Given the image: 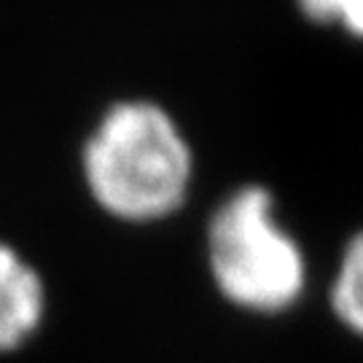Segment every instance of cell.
Here are the masks:
<instances>
[{
    "instance_id": "6da1fadb",
    "label": "cell",
    "mask_w": 363,
    "mask_h": 363,
    "mask_svg": "<svg viewBox=\"0 0 363 363\" xmlns=\"http://www.w3.org/2000/svg\"><path fill=\"white\" fill-rule=\"evenodd\" d=\"M78 162L91 202L130 226L178 216L194 189V145L175 113L151 97L108 105L84 138Z\"/></svg>"
},
{
    "instance_id": "7a4b0ae2",
    "label": "cell",
    "mask_w": 363,
    "mask_h": 363,
    "mask_svg": "<svg viewBox=\"0 0 363 363\" xmlns=\"http://www.w3.org/2000/svg\"><path fill=\"white\" fill-rule=\"evenodd\" d=\"M205 264L218 296L250 315H286L307 294L310 261L264 183L218 199L205 226Z\"/></svg>"
},
{
    "instance_id": "3957f363",
    "label": "cell",
    "mask_w": 363,
    "mask_h": 363,
    "mask_svg": "<svg viewBox=\"0 0 363 363\" xmlns=\"http://www.w3.org/2000/svg\"><path fill=\"white\" fill-rule=\"evenodd\" d=\"M49 291L40 272L9 242H0V355L22 350L40 331Z\"/></svg>"
},
{
    "instance_id": "277c9868",
    "label": "cell",
    "mask_w": 363,
    "mask_h": 363,
    "mask_svg": "<svg viewBox=\"0 0 363 363\" xmlns=\"http://www.w3.org/2000/svg\"><path fill=\"white\" fill-rule=\"evenodd\" d=\"M331 315L347 334L363 339V229L347 237L328 286Z\"/></svg>"
},
{
    "instance_id": "5b68a950",
    "label": "cell",
    "mask_w": 363,
    "mask_h": 363,
    "mask_svg": "<svg viewBox=\"0 0 363 363\" xmlns=\"http://www.w3.org/2000/svg\"><path fill=\"white\" fill-rule=\"evenodd\" d=\"M296 11L318 27L342 30L363 43V0H294Z\"/></svg>"
}]
</instances>
